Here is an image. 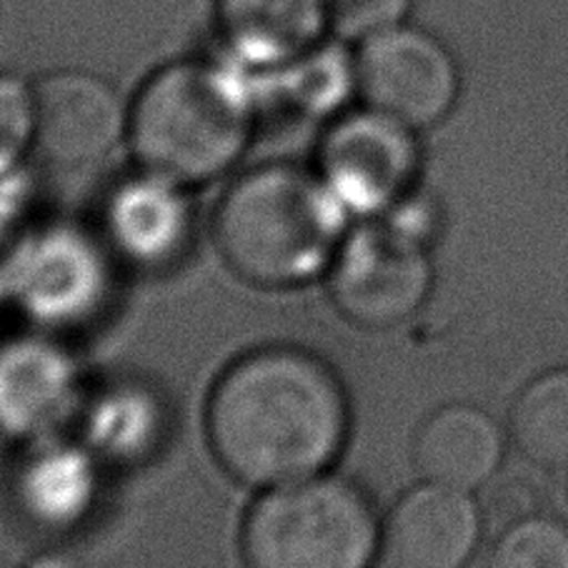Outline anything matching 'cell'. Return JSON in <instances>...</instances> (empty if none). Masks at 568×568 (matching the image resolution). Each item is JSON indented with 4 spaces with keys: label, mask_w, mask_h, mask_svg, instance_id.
<instances>
[{
    "label": "cell",
    "mask_w": 568,
    "mask_h": 568,
    "mask_svg": "<svg viewBox=\"0 0 568 568\" xmlns=\"http://www.w3.org/2000/svg\"><path fill=\"white\" fill-rule=\"evenodd\" d=\"M215 458L248 486L326 474L346 446L351 404L326 361L296 346H266L223 371L209 398Z\"/></svg>",
    "instance_id": "obj_1"
},
{
    "label": "cell",
    "mask_w": 568,
    "mask_h": 568,
    "mask_svg": "<svg viewBox=\"0 0 568 568\" xmlns=\"http://www.w3.org/2000/svg\"><path fill=\"white\" fill-rule=\"evenodd\" d=\"M243 73L229 58H181L145 78L129 105V141L143 171L181 185L229 171L251 141Z\"/></svg>",
    "instance_id": "obj_2"
},
{
    "label": "cell",
    "mask_w": 568,
    "mask_h": 568,
    "mask_svg": "<svg viewBox=\"0 0 568 568\" xmlns=\"http://www.w3.org/2000/svg\"><path fill=\"white\" fill-rule=\"evenodd\" d=\"M346 215L321 175L273 163L241 175L215 209V243L248 283L288 288L331 268Z\"/></svg>",
    "instance_id": "obj_3"
},
{
    "label": "cell",
    "mask_w": 568,
    "mask_h": 568,
    "mask_svg": "<svg viewBox=\"0 0 568 568\" xmlns=\"http://www.w3.org/2000/svg\"><path fill=\"white\" fill-rule=\"evenodd\" d=\"M381 544L384 526L368 496L326 474L273 486L241 531L248 568H371Z\"/></svg>",
    "instance_id": "obj_4"
},
{
    "label": "cell",
    "mask_w": 568,
    "mask_h": 568,
    "mask_svg": "<svg viewBox=\"0 0 568 568\" xmlns=\"http://www.w3.org/2000/svg\"><path fill=\"white\" fill-rule=\"evenodd\" d=\"M434 271L424 236L400 221L368 223L344 239L328 268L331 298L368 331H386L424 306Z\"/></svg>",
    "instance_id": "obj_5"
},
{
    "label": "cell",
    "mask_w": 568,
    "mask_h": 568,
    "mask_svg": "<svg viewBox=\"0 0 568 568\" xmlns=\"http://www.w3.org/2000/svg\"><path fill=\"white\" fill-rule=\"evenodd\" d=\"M354 61L364 103L414 131L444 121L462 93L456 55L436 33L410 21L366 38Z\"/></svg>",
    "instance_id": "obj_6"
},
{
    "label": "cell",
    "mask_w": 568,
    "mask_h": 568,
    "mask_svg": "<svg viewBox=\"0 0 568 568\" xmlns=\"http://www.w3.org/2000/svg\"><path fill=\"white\" fill-rule=\"evenodd\" d=\"M129 135V108L91 71H55L33 83V149L63 179L95 173Z\"/></svg>",
    "instance_id": "obj_7"
},
{
    "label": "cell",
    "mask_w": 568,
    "mask_h": 568,
    "mask_svg": "<svg viewBox=\"0 0 568 568\" xmlns=\"http://www.w3.org/2000/svg\"><path fill=\"white\" fill-rule=\"evenodd\" d=\"M416 131L364 108L331 123L321 143V179L348 213H386L414 189L420 151Z\"/></svg>",
    "instance_id": "obj_8"
},
{
    "label": "cell",
    "mask_w": 568,
    "mask_h": 568,
    "mask_svg": "<svg viewBox=\"0 0 568 568\" xmlns=\"http://www.w3.org/2000/svg\"><path fill=\"white\" fill-rule=\"evenodd\" d=\"M481 531L484 516L471 491L426 481L390 508L381 551L390 568H464Z\"/></svg>",
    "instance_id": "obj_9"
},
{
    "label": "cell",
    "mask_w": 568,
    "mask_h": 568,
    "mask_svg": "<svg viewBox=\"0 0 568 568\" xmlns=\"http://www.w3.org/2000/svg\"><path fill=\"white\" fill-rule=\"evenodd\" d=\"M225 58L251 73H273L328 33L323 0H215Z\"/></svg>",
    "instance_id": "obj_10"
},
{
    "label": "cell",
    "mask_w": 568,
    "mask_h": 568,
    "mask_svg": "<svg viewBox=\"0 0 568 568\" xmlns=\"http://www.w3.org/2000/svg\"><path fill=\"white\" fill-rule=\"evenodd\" d=\"M105 233L135 266H169L193 236V211L183 185L149 171L123 181L105 203Z\"/></svg>",
    "instance_id": "obj_11"
},
{
    "label": "cell",
    "mask_w": 568,
    "mask_h": 568,
    "mask_svg": "<svg viewBox=\"0 0 568 568\" xmlns=\"http://www.w3.org/2000/svg\"><path fill=\"white\" fill-rule=\"evenodd\" d=\"M504 458V434L486 410L466 404L444 406L420 424L414 464L430 484L474 491L496 476Z\"/></svg>",
    "instance_id": "obj_12"
},
{
    "label": "cell",
    "mask_w": 568,
    "mask_h": 568,
    "mask_svg": "<svg viewBox=\"0 0 568 568\" xmlns=\"http://www.w3.org/2000/svg\"><path fill=\"white\" fill-rule=\"evenodd\" d=\"M73 396L68 358L41 341H23L0 354V428L36 434L61 418Z\"/></svg>",
    "instance_id": "obj_13"
},
{
    "label": "cell",
    "mask_w": 568,
    "mask_h": 568,
    "mask_svg": "<svg viewBox=\"0 0 568 568\" xmlns=\"http://www.w3.org/2000/svg\"><path fill=\"white\" fill-rule=\"evenodd\" d=\"M16 496L33 524L43 528L73 526L95 496L91 458L71 446L38 448L18 468Z\"/></svg>",
    "instance_id": "obj_14"
},
{
    "label": "cell",
    "mask_w": 568,
    "mask_h": 568,
    "mask_svg": "<svg viewBox=\"0 0 568 568\" xmlns=\"http://www.w3.org/2000/svg\"><path fill=\"white\" fill-rule=\"evenodd\" d=\"M23 268V293L28 306L38 316L55 321L71 318L83 313L91 303V291L95 286V261L85 253L78 239H68L65 233L45 241L33 253Z\"/></svg>",
    "instance_id": "obj_15"
},
{
    "label": "cell",
    "mask_w": 568,
    "mask_h": 568,
    "mask_svg": "<svg viewBox=\"0 0 568 568\" xmlns=\"http://www.w3.org/2000/svg\"><path fill=\"white\" fill-rule=\"evenodd\" d=\"M511 436L528 462L568 468V368L548 371L518 394Z\"/></svg>",
    "instance_id": "obj_16"
},
{
    "label": "cell",
    "mask_w": 568,
    "mask_h": 568,
    "mask_svg": "<svg viewBox=\"0 0 568 568\" xmlns=\"http://www.w3.org/2000/svg\"><path fill=\"white\" fill-rule=\"evenodd\" d=\"M278 81V93L303 113H333L356 91V61L336 43L321 41L298 58L271 73Z\"/></svg>",
    "instance_id": "obj_17"
},
{
    "label": "cell",
    "mask_w": 568,
    "mask_h": 568,
    "mask_svg": "<svg viewBox=\"0 0 568 568\" xmlns=\"http://www.w3.org/2000/svg\"><path fill=\"white\" fill-rule=\"evenodd\" d=\"M486 568H568V526L546 516L508 526Z\"/></svg>",
    "instance_id": "obj_18"
},
{
    "label": "cell",
    "mask_w": 568,
    "mask_h": 568,
    "mask_svg": "<svg viewBox=\"0 0 568 568\" xmlns=\"http://www.w3.org/2000/svg\"><path fill=\"white\" fill-rule=\"evenodd\" d=\"M414 0H323L328 33L338 41H354L388 31L408 21Z\"/></svg>",
    "instance_id": "obj_19"
},
{
    "label": "cell",
    "mask_w": 568,
    "mask_h": 568,
    "mask_svg": "<svg viewBox=\"0 0 568 568\" xmlns=\"http://www.w3.org/2000/svg\"><path fill=\"white\" fill-rule=\"evenodd\" d=\"M33 145V85L0 73V173L13 171Z\"/></svg>",
    "instance_id": "obj_20"
},
{
    "label": "cell",
    "mask_w": 568,
    "mask_h": 568,
    "mask_svg": "<svg viewBox=\"0 0 568 568\" xmlns=\"http://www.w3.org/2000/svg\"><path fill=\"white\" fill-rule=\"evenodd\" d=\"M26 568H78V564L73 561V558H68L63 554H43V556L33 558V561Z\"/></svg>",
    "instance_id": "obj_21"
}]
</instances>
